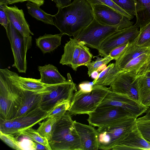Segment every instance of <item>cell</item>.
<instances>
[{"label":"cell","mask_w":150,"mask_h":150,"mask_svg":"<svg viewBox=\"0 0 150 150\" xmlns=\"http://www.w3.org/2000/svg\"><path fill=\"white\" fill-rule=\"evenodd\" d=\"M58 8L53 16L54 25L63 35L74 36L94 18L92 6L86 0H73Z\"/></svg>","instance_id":"obj_1"},{"label":"cell","mask_w":150,"mask_h":150,"mask_svg":"<svg viewBox=\"0 0 150 150\" xmlns=\"http://www.w3.org/2000/svg\"><path fill=\"white\" fill-rule=\"evenodd\" d=\"M49 142L52 150H83L74 121L68 111L54 125Z\"/></svg>","instance_id":"obj_2"},{"label":"cell","mask_w":150,"mask_h":150,"mask_svg":"<svg viewBox=\"0 0 150 150\" xmlns=\"http://www.w3.org/2000/svg\"><path fill=\"white\" fill-rule=\"evenodd\" d=\"M23 91L13 81L10 70L0 69V115L5 120L13 119L20 107Z\"/></svg>","instance_id":"obj_3"},{"label":"cell","mask_w":150,"mask_h":150,"mask_svg":"<svg viewBox=\"0 0 150 150\" xmlns=\"http://www.w3.org/2000/svg\"><path fill=\"white\" fill-rule=\"evenodd\" d=\"M137 118H124L109 125L98 127L99 149H112L136 125Z\"/></svg>","instance_id":"obj_4"},{"label":"cell","mask_w":150,"mask_h":150,"mask_svg":"<svg viewBox=\"0 0 150 150\" xmlns=\"http://www.w3.org/2000/svg\"><path fill=\"white\" fill-rule=\"evenodd\" d=\"M110 88L99 85H93L90 92L74 94L68 112L71 115L87 114L94 111L106 95L110 92Z\"/></svg>","instance_id":"obj_5"},{"label":"cell","mask_w":150,"mask_h":150,"mask_svg":"<svg viewBox=\"0 0 150 150\" xmlns=\"http://www.w3.org/2000/svg\"><path fill=\"white\" fill-rule=\"evenodd\" d=\"M121 30L118 26L102 24L94 18L91 23L73 38L84 45L98 50L107 38Z\"/></svg>","instance_id":"obj_6"},{"label":"cell","mask_w":150,"mask_h":150,"mask_svg":"<svg viewBox=\"0 0 150 150\" xmlns=\"http://www.w3.org/2000/svg\"><path fill=\"white\" fill-rule=\"evenodd\" d=\"M6 34L14 59L13 66L19 72L25 73L27 69L26 54L32 45V36H23L9 21Z\"/></svg>","instance_id":"obj_7"},{"label":"cell","mask_w":150,"mask_h":150,"mask_svg":"<svg viewBox=\"0 0 150 150\" xmlns=\"http://www.w3.org/2000/svg\"><path fill=\"white\" fill-rule=\"evenodd\" d=\"M67 79L64 82L49 85L48 91L41 94L42 101L40 107L49 111L57 102L64 100L71 101L74 91H77L76 85L73 82L69 73L67 74Z\"/></svg>","instance_id":"obj_8"},{"label":"cell","mask_w":150,"mask_h":150,"mask_svg":"<svg viewBox=\"0 0 150 150\" xmlns=\"http://www.w3.org/2000/svg\"><path fill=\"white\" fill-rule=\"evenodd\" d=\"M88 115L87 121L89 124L98 127L126 118H135L122 108L115 106L98 107Z\"/></svg>","instance_id":"obj_9"},{"label":"cell","mask_w":150,"mask_h":150,"mask_svg":"<svg viewBox=\"0 0 150 150\" xmlns=\"http://www.w3.org/2000/svg\"><path fill=\"white\" fill-rule=\"evenodd\" d=\"M91 6L94 18L102 24L118 26L121 29L133 25L131 18L106 5L97 4Z\"/></svg>","instance_id":"obj_10"},{"label":"cell","mask_w":150,"mask_h":150,"mask_svg":"<svg viewBox=\"0 0 150 150\" xmlns=\"http://www.w3.org/2000/svg\"><path fill=\"white\" fill-rule=\"evenodd\" d=\"M139 28L135 24L115 32L102 44L98 50L99 55L104 57H107L114 48L134 41L139 34Z\"/></svg>","instance_id":"obj_11"},{"label":"cell","mask_w":150,"mask_h":150,"mask_svg":"<svg viewBox=\"0 0 150 150\" xmlns=\"http://www.w3.org/2000/svg\"><path fill=\"white\" fill-rule=\"evenodd\" d=\"M115 106L121 108L135 118L145 113L147 108L128 95L111 91L98 107Z\"/></svg>","instance_id":"obj_12"},{"label":"cell","mask_w":150,"mask_h":150,"mask_svg":"<svg viewBox=\"0 0 150 150\" xmlns=\"http://www.w3.org/2000/svg\"><path fill=\"white\" fill-rule=\"evenodd\" d=\"M137 75V72L135 71H120L110 85V90L128 95L139 101L137 91L135 86V80Z\"/></svg>","instance_id":"obj_13"},{"label":"cell","mask_w":150,"mask_h":150,"mask_svg":"<svg viewBox=\"0 0 150 150\" xmlns=\"http://www.w3.org/2000/svg\"><path fill=\"white\" fill-rule=\"evenodd\" d=\"M74 125L79 135L83 150L99 149L98 134L93 126L83 124L74 121Z\"/></svg>","instance_id":"obj_14"},{"label":"cell","mask_w":150,"mask_h":150,"mask_svg":"<svg viewBox=\"0 0 150 150\" xmlns=\"http://www.w3.org/2000/svg\"><path fill=\"white\" fill-rule=\"evenodd\" d=\"M149 150L150 144L143 138L136 124L132 129L112 150Z\"/></svg>","instance_id":"obj_15"},{"label":"cell","mask_w":150,"mask_h":150,"mask_svg":"<svg viewBox=\"0 0 150 150\" xmlns=\"http://www.w3.org/2000/svg\"><path fill=\"white\" fill-rule=\"evenodd\" d=\"M48 112L49 111L39 107L12 119L13 127L17 133V136H18V130L32 127L42 120L46 119Z\"/></svg>","instance_id":"obj_16"},{"label":"cell","mask_w":150,"mask_h":150,"mask_svg":"<svg viewBox=\"0 0 150 150\" xmlns=\"http://www.w3.org/2000/svg\"><path fill=\"white\" fill-rule=\"evenodd\" d=\"M2 5L9 21L23 36L27 37L34 35L30 29L22 9H19L15 5L12 6Z\"/></svg>","instance_id":"obj_17"},{"label":"cell","mask_w":150,"mask_h":150,"mask_svg":"<svg viewBox=\"0 0 150 150\" xmlns=\"http://www.w3.org/2000/svg\"><path fill=\"white\" fill-rule=\"evenodd\" d=\"M10 73L14 84L23 91H32L41 94L48 91L49 85L43 83L40 79L23 77L11 71Z\"/></svg>","instance_id":"obj_18"},{"label":"cell","mask_w":150,"mask_h":150,"mask_svg":"<svg viewBox=\"0 0 150 150\" xmlns=\"http://www.w3.org/2000/svg\"><path fill=\"white\" fill-rule=\"evenodd\" d=\"M81 43L76 39L70 38L65 44L64 52L59 63L62 65L71 67L72 69L77 70L76 64L81 50Z\"/></svg>","instance_id":"obj_19"},{"label":"cell","mask_w":150,"mask_h":150,"mask_svg":"<svg viewBox=\"0 0 150 150\" xmlns=\"http://www.w3.org/2000/svg\"><path fill=\"white\" fill-rule=\"evenodd\" d=\"M150 51V47H142L137 45L135 40L128 44L124 51L116 60L115 66L119 71L130 61L139 56Z\"/></svg>","instance_id":"obj_20"},{"label":"cell","mask_w":150,"mask_h":150,"mask_svg":"<svg viewBox=\"0 0 150 150\" xmlns=\"http://www.w3.org/2000/svg\"><path fill=\"white\" fill-rule=\"evenodd\" d=\"M23 91V95L21 105L14 118L40 106L42 99L41 94L30 91Z\"/></svg>","instance_id":"obj_21"},{"label":"cell","mask_w":150,"mask_h":150,"mask_svg":"<svg viewBox=\"0 0 150 150\" xmlns=\"http://www.w3.org/2000/svg\"><path fill=\"white\" fill-rule=\"evenodd\" d=\"M41 82L47 85L55 84L65 82L66 78L59 72L57 68L51 64L38 66Z\"/></svg>","instance_id":"obj_22"},{"label":"cell","mask_w":150,"mask_h":150,"mask_svg":"<svg viewBox=\"0 0 150 150\" xmlns=\"http://www.w3.org/2000/svg\"><path fill=\"white\" fill-rule=\"evenodd\" d=\"M63 35L60 33L55 35L45 34L36 39V45L43 54L50 52L61 45Z\"/></svg>","instance_id":"obj_23"},{"label":"cell","mask_w":150,"mask_h":150,"mask_svg":"<svg viewBox=\"0 0 150 150\" xmlns=\"http://www.w3.org/2000/svg\"><path fill=\"white\" fill-rule=\"evenodd\" d=\"M136 22L141 28L150 23V0H134Z\"/></svg>","instance_id":"obj_24"},{"label":"cell","mask_w":150,"mask_h":150,"mask_svg":"<svg viewBox=\"0 0 150 150\" xmlns=\"http://www.w3.org/2000/svg\"><path fill=\"white\" fill-rule=\"evenodd\" d=\"M116 68L115 63H110L99 74L97 78L93 81V85L106 86L110 85L119 72Z\"/></svg>","instance_id":"obj_25"},{"label":"cell","mask_w":150,"mask_h":150,"mask_svg":"<svg viewBox=\"0 0 150 150\" xmlns=\"http://www.w3.org/2000/svg\"><path fill=\"white\" fill-rule=\"evenodd\" d=\"M26 6L28 13L33 17L46 24L54 25L53 15L45 12L38 5L29 1H28Z\"/></svg>","instance_id":"obj_26"},{"label":"cell","mask_w":150,"mask_h":150,"mask_svg":"<svg viewBox=\"0 0 150 150\" xmlns=\"http://www.w3.org/2000/svg\"><path fill=\"white\" fill-rule=\"evenodd\" d=\"M18 136H23L28 138L31 140L38 142L45 146L48 150H52L48 140L41 136L32 127L19 130L18 131Z\"/></svg>","instance_id":"obj_27"},{"label":"cell","mask_w":150,"mask_h":150,"mask_svg":"<svg viewBox=\"0 0 150 150\" xmlns=\"http://www.w3.org/2000/svg\"><path fill=\"white\" fill-rule=\"evenodd\" d=\"M69 100H62L57 102L51 110L49 111L48 117H53L59 119L68 111L71 104Z\"/></svg>","instance_id":"obj_28"},{"label":"cell","mask_w":150,"mask_h":150,"mask_svg":"<svg viewBox=\"0 0 150 150\" xmlns=\"http://www.w3.org/2000/svg\"><path fill=\"white\" fill-rule=\"evenodd\" d=\"M150 54V51L144 53L133 59L123 68L122 71H133L138 73L142 67L146 62Z\"/></svg>","instance_id":"obj_29"},{"label":"cell","mask_w":150,"mask_h":150,"mask_svg":"<svg viewBox=\"0 0 150 150\" xmlns=\"http://www.w3.org/2000/svg\"><path fill=\"white\" fill-rule=\"evenodd\" d=\"M46 119L39 123V127L36 131L41 136L47 138L49 141L52 137L53 126L58 119L53 117H48Z\"/></svg>","instance_id":"obj_30"},{"label":"cell","mask_w":150,"mask_h":150,"mask_svg":"<svg viewBox=\"0 0 150 150\" xmlns=\"http://www.w3.org/2000/svg\"><path fill=\"white\" fill-rule=\"evenodd\" d=\"M136 122L138 129L144 139L150 144V117L144 116L137 118Z\"/></svg>","instance_id":"obj_31"},{"label":"cell","mask_w":150,"mask_h":150,"mask_svg":"<svg viewBox=\"0 0 150 150\" xmlns=\"http://www.w3.org/2000/svg\"><path fill=\"white\" fill-rule=\"evenodd\" d=\"M137 45L142 47H150V23L140 28L135 40Z\"/></svg>","instance_id":"obj_32"},{"label":"cell","mask_w":150,"mask_h":150,"mask_svg":"<svg viewBox=\"0 0 150 150\" xmlns=\"http://www.w3.org/2000/svg\"><path fill=\"white\" fill-rule=\"evenodd\" d=\"M135 86L138 98L150 89V77L143 74L138 75L135 80Z\"/></svg>","instance_id":"obj_33"},{"label":"cell","mask_w":150,"mask_h":150,"mask_svg":"<svg viewBox=\"0 0 150 150\" xmlns=\"http://www.w3.org/2000/svg\"><path fill=\"white\" fill-rule=\"evenodd\" d=\"M96 57V59L95 61L91 62L85 65L88 69V74L89 77L91 76L93 72L97 71L102 66L106 65L113 60L109 55L103 58H100L98 56Z\"/></svg>","instance_id":"obj_34"},{"label":"cell","mask_w":150,"mask_h":150,"mask_svg":"<svg viewBox=\"0 0 150 150\" xmlns=\"http://www.w3.org/2000/svg\"><path fill=\"white\" fill-rule=\"evenodd\" d=\"M81 50L76 66L77 69L80 66H85L91 62L93 57L89 49L86 46L81 43Z\"/></svg>","instance_id":"obj_35"},{"label":"cell","mask_w":150,"mask_h":150,"mask_svg":"<svg viewBox=\"0 0 150 150\" xmlns=\"http://www.w3.org/2000/svg\"><path fill=\"white\" fill-rule=\"evenodd\" d=\"M120 8L133 18L136 15L134 0H112Z\"/></svg>","instance_id":"obj_36"},{"label":"cell","mask_w":150,"mask_h":150,"mask_svg":"<svg viewBox=\"0 0 150 150\" xmlns=\"http://www.w3.org/2000/svg\"><path fill=\"white\" fill-rule=\"evenodd\" d=\"M14 136L12 134L4 133L0 131L1 139L7 145L13 149H23L20 142L18 141Z\"/></svg>","instance_id":"obj_37"},{"label":"cell","mask_w":150,"mask_h":150,"mask_svg":"<svg viewBox=\"0 0 150 150\" xmlns=\"http://www.w3.org/2000/svg\"><path fill=\"white\" fill-rule=\"evenodd\" d=\"M91 6L97 4L106 5L117 11L122 14L130 18L132 17L115 4L112 0H86Z\"/></svg>","instance_id":"obj_38"},{"label":"cell","mask_w":150,"mask_h":150,"mask_svg":"<svg viewBox=\"0 0 150 150\" xmlns=\"http://www.w3.org/2000/svg\"><path fill=\"white\" fill-rule=\"evenodd\" d=\"M0 131L3 133L17 135L12 124V119L5 120L1 117L0 119Z\"/></svg>","instance_id":"obj_39"},{"label":"cell","mask_w":150,"mask_h":150,"mask_svg":"<svg viewBox=\"0 0 150 150\" xmlns=\"http://www.w3.org/2000/svg\"><path fill=\"white\" fill-rule=\"evenodd\" d=\"M9 21L2 5H0V24L5 28L6 33L8 31Z\"/></svg>","instance_id":"obj_40"},{"label":"cell","mask_w":150,"mask_h":150,"mask_svg":"<svg viewBox=\"0 0 150 150\" xmlns=\"http://www.w3.org/2000/svg\"><path fill=\"white\" fill-rule=\"evenodd\" d=\"M129 43L118 47L112 50L109 55L113 60H117L123 52Z\"/></svg>","instance_id":"obj_41"},{"label":"cell","mask_w":150,"mask_h":150,"mask_svg":"<svg viewBox=\"0 0 150 150\" xmlns=\"http://www.w3.org/2000/svg\"><path fill=\"white\" fill-rule=\"evenodd\" d=\"M140 103L147 109L150 107V89L138 98Z\"/></svg>","instance_id":"obj_42"},{"label":"cell","mask_w":150,"mask_h":150,"mask_svg":"<svg viewBox=\"0 0 150 150\" xmlns=\"http://www.w3.org/2000/svg\"><path fill=\"white\" fill-rule=\"evenodd\" d=\"M93 84L88 82H83L79 85V90L76 92L78 93H85L91 92L93 89Z\"/></svg>","instance_id":"obj_43"},{"label":"cell","mask_w":150,"mask_h":150,"mask_svg":"<svg viewBox=\"0 0 150 150\" xmlns=\"http://www.w3.org/2000/svg\"><path fill=\"white\" fill-rule=\"evenodd\" d=\"M31 141V147L33 149L48 150V149L43 144L36 141Z\"/></svg>","instance_id":"obj_44"},{"label":"cell","mask_w":150,"mask_h":150,"mask_svg":"<svg viewBox=\"0 0 150 150\" xmlns=\"http://www.w3.org/2000/svg\"><path fill=\"white\" fill-rule=\"evenodd\" d=\"M26 1H28V0H0V5H8Z\"/></svg>","instance_id":"obj_45"},{"label":"cell","mask_w":150,"mask_h":150,"mask_svg":"<svg viewBox=\"0 0 150 150\" xmlns=\"http://www.w3.org/2000/svg\"><path fill=\"white\" fill-rule=\"evenodd\" d=\"M54 2L56 5V6L58 8L65 6L66 4L64 0H51Z\"/></svg>","instance_id":"obj_46"},{"label":"cell","mask_w":150,"mask_h":150,"mask_svg":"<svg viewBox=\"0 0 150 150\" xmlns=\"http://www.w3.org/2000/svg\"><path fill=\"white\" fill-rule=\"evenodd\" d=\"M143 74L147 76L150 77V64L142 72L138 74Z\"/></svg>","instance_id":"obj_47"},{"label":"cell","mask_w":150,"mask_h":150,"mask_svg":"<svg viewBox=\"0 0 150 150\" xmlns=\"http://www.w3.org/2000/svg\"><path fill=\"white\" fill-rule=\"evenodd\" d=\"M150 64V54L149 56L147 59L146 62L144 64L142 67L140 69L139 71L138 72V74L141 73L142 71H143Z\"/></svg>","instance_id":"obj_48"},{"label":"cell","mask_w":150,"mask_h":150,"mask_svg":"<svg viewBox=\"0 0 150 150\" xmlns=\"http://www.w3.org/2000/svg\"><path fill=\"white\" fill-rule=\"evenodd\" d=\"M28 1L35 3L40 6L43 5L44 3V0H28Z\"/></svg>","instance_id":"obj_49"},{"label":"cell","mask_w":150,"mask_h":150,"mask_svg":"<svg viewBox=\"0 0 150 150\" xmlns=\"http://www.w3.org/2000/svg\"><path fill=\"white\" fill-rule=\"evenodd\" d=\"M99 74H98V71H95L92 73L91 75V76L92 78L95 79L97 78Z\"/></svg>","instance_id":"obj_50"},{"label":"cell","mask_w":150,"mask_h":150,"mask_svg":"<svg viewBox=\"0 0 150 150\" xmlns=\"http://www.w3.org/2000/svg\"><path fill=\"white\" fill-rule=\"evenodd\" d=\"M66 5H68L71 3V0H64Z\"/></svg>","instance_id":"obj_51"}]
</instances>
